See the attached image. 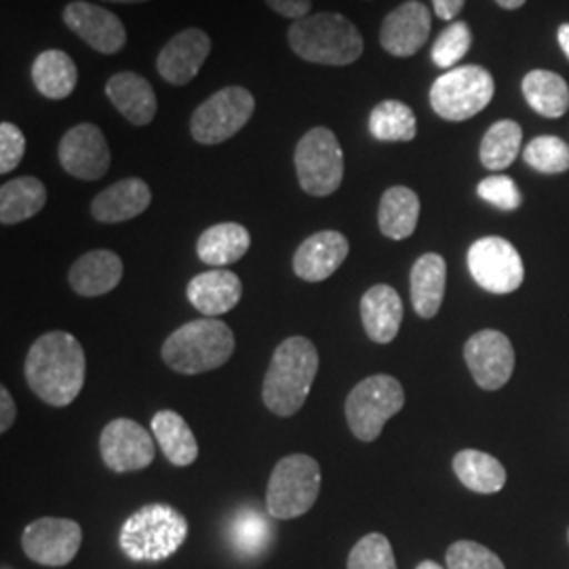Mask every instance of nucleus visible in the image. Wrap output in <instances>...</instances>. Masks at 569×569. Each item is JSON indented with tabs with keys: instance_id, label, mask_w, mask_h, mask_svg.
I'll list each match as a JSON object with an SVG mask.
<instances>
[{
	"instance_id": "nucleus-1",
	"label": "nucleus",
	"mask_w": 569,
	"mask_h": 569,
	"mask_svg": "<svg viewBox=\"0 0 569 569\" xmlns=\"http://www.w3.org/2000/svg\"><path fill=\"white\" fill-rule=\"evenodd\" d=\"M23 373L34 395L53 407H68L84 387L87 359L81 342L66 331L41 336L26 357Z\"/></svg>"
},
{
	"instance_id": "nucleus-2",
	"label": "nucleus",
	"mask_w": 569,
	"mask_h": 569,
	"mask_svg": "<svg viewBox=\"0 0 569 569\" xmlns=\"http://www.w3.org/2000/svg\"><path fill=\"white\" fill-rule=\"evenodd\" d=\"M317 371V346L305 336L287 338L277 346L270 367L266 371L262 387L266 407L279 418H289L298 413L310 395Z\"/></svg>"
},
{
	"instance_id": "nucleus-3",
	"label": "nucleus",
	"mask_w": 569,
	"mask_h": 569,
	"mask_svg": "<svg viewBox=\"0 0 569 569\" xmlns=\"http://www.w3.org/2000/svg\"><path fill=\"white\" fill-rule=\"evenodd\" d=\"M291 51L317 66H348L363 56L366 42L359 28L342 13L321 11L293 21L287 30Z\"/></svg>"
},
{
	"instance_id": "nucleus-4",
	"label": "nucleus",
	"mask_w": 569,
	"mask_h": 569,
	"mask_svg": "<svg viewBox=\"0 0 569 569\" xmlns=\"http://www.w3.org/2000/svg\"><path fill=\"white\" fill-rule=\"evenodd\" d=\"M234 352L232 329L218 319L178 327L163 345V361L183 376H199L226 366Z\"/></svg>"
},
{
	"instance_id": "nucleus-5",
	"label": "nucleus",
	"mask_w": 569,
	"mask_h": 569,
	"mask_svg": "<svg viewBox=\"0 0 569 569\" xmlns=\"http://www.w3.org/2000/svg\"><path fill=\"white\" fill-rule=\"evenodd\" d=\"M188 521L169 505H148L122 523L119 545L131 561L159 563L182 549Z\"/></svg>"
},
{
	"instance_id": "nucleus-6",
	"label": "nucleus",
	"mask_w": 569,
	"mask_h": 569,
	"mask_svg": "<svg viewBox=\"0 0 569 569\" xmlns=\"http://www.w3.org/2000/svg\"><path fill=\"white\" fill-rule=\"evenodd\" d=\"M321 491V467L306 453H293L277 462L266 488V510L272 519L302 517L315 507Z\"/></svg>"
},
{
	"instance_id": "nucleus-7",
	"label": "nucleus",
	"mask_w": 569,
	"mask_h": 569,
	"mask_svg": "<svg viewBox=\"0 0 569 569\" xmlns=\"http://www.w3.org/2000/svg\"><path fill=\"white\" fill-rule=\"evenodd\" d=\"M493 77L477 63L451 68L430 87V106L443 121L462 122L477 117L493 100Z\"/></svg>"
},
{
	"instance_id": "nucleus-8",
	"label": "nucleus",
	"mask_w": 569,
	"mask_h": 569,
	"mask_svg": "<svg viewBox=\"0 0 569 569\" xmlns=\"http://www.w3.org/2000/svg\"><path fill=\"white\" fill-rule=\"evenodd\" d=\"M406 406V392L392 376H369L350 390L346 399V420L359 441L371 443L385 425Z\"/></svg>"
},
{
	"instance_id": "nucleus-9",
	"label": "nucleus",
	"mask_w": 569,
	"mask_h": 569,
	"mask_svg": "<svg viewBox=\"0 0 569 569\" xmlns=\"http://www.w3.org/2000/svg\"><path fill=\"white\" fill-rule=\"evenodd\" d=\"M300 186L310 197H329L345 180V152L336 133L327 127H315L300 138L293 152Z\"/></svg>"
},
{
	"instance_id": "nucleus-10",
	"label": "nucleus",
	"mask_w": 569,
	"mask_h": 569,
	"mask_svg": "<svg viewBox=\"0 0 569 569\" xmlns=\"http://www.w3.org/2000/svg\"><path fill=\"white\" fill-rule=\"evenodd\" d=\"M256 112V98L249 89L230 84L207 98L190 117L194 142L218 146L234 138Z\"/></svg>"
},
{
	"instance_id": "nucleus-11",
	"label": "nucleus",
	"mask_w": 569,
	"mask_h": 569,
	"mask_svg": "<svg viewBox=\"0 0 569 569\" xmlns=\"http://www.w3.org/2000/svg\"><path fill=\"white\" fill-rule=\"evenodd\" d=\"M467 262L472 279L489 293H510L526 279L519 251L500 237H486L470 244Z\"/></svg>"
},
{
	"instance_id": "nucleus-12",
	"label": "nucleus",
	"mask_w": 569,
	"mask_h": 569,
	"mask_svg": "<svg viewBox=\"0 0 569 569\" xmlns=\"http://www.w3.org/2000/svg\"><path fill=\"white\" fill-rule=\"evenodd\" d=\"M82 529L77 521L42 517L32 521L21 533V549L47 568L68 566L81 549Z\"/></svg>"
},
{
	"instance_id": "nucleus-13",
	"label": "nucleus",
	"mask_w": 569,
	"mask_h": 569,
	"mask_svg": "<svg viewBox=\"0 0 569 569\" xmlns=\"http://www.w3.org/2000/svg\"><path fill=\"white\" fill-rule=\"evenodd\" d=\"M58 159L66 173L82 182L102 180L112 163L106 136L93 122L74 124L63 133L58 146Z\"/></svg>"
},
{
	"instance_id": "nucleus-14",
	"label": "nucleus",
	"mask_w": 569,
	"mask_h": 569,
	"mask_svg": "<svg viewBox=\"0 0 569 569\" xmlns=\"http://www.w3.org/2000/svg\"><path fill=\"white\" fill-rule=\"evenodd\" d=\"M103 465L112 472H136L154 462L157 449L150 432L129 418H117L100 435Z\"/></svg>"
},
{
	"instance_id": "nucleus-15",
	"label": "nucleus",
	"mask_w": 569,
	"mask_h": 569,
	"mask_svg": "<svg viewBox=\"0 0 569 569\" xmlns=\"http://www.w3.org/2000/svg\"><path fill=\"white\" fill-rule=\"evenodd\" d=\"M61 18L84 44L102 56H117L127 44V28L121 18L93 2H68Z\"/></svg>"
},
{
	"instance_id": "nucleus-16",
	"label": "nucleus",
	"mask_w": 569,
	"mask_h": 569,
	"mask_svg": "<svg viewBox=\"0 0 569 569\" xmlns=\"http://www.w3.org/2000/svg\"><path fill=\"white\" fill-rule=\"evenodd\" d=\"M465 359L475 382L483 390L505 387L515 369V350L509 338L496 329L475 333L465 346Z\"/></svg>"
},
{
	"instance_id": "nucleus-17",
	"label": "nucleus",
	"mask_w": 569,
	"mask_h": 569,
	"mask_svg": "<svg viewBox=\"0 0 569 569\" xmlns=\"http://www.w3.org/2000/svg\"><path fill=\"white\" fill-rule=\"evenodd\" d=\"M209 53H211L209 34L201 28H186L164 42L157 58V72L169 84L183 87L199 77Z\"/></svg>"
},
{
	"instance_id": "nucleus-18",
	"label": "nucleus",
	"mask_w": 569,
	"mask_h": 569,
	"mask_svg": "<svg viewBox=\"0 0 569 569\" xmlns=\"http://www.w3.org/2000/svg\"><path fill=\"white\" fill-rule=\"evenodd\" d=\"M430 9L420 0H407L390 11L380 28V44L392 58L416 56L430 37Z\"/></svg>"
},
{
	"instance_id": "nucleus-19",
	"label": "nucleus",
	"mask_w": 569,
	"mask_h": 569,
	"mask_svg": "<svg viewBox=\"0 0 569 569\" xmlns=\"http://www.w3.org/2000/svg\"><path fill=\"white\" fill-rule=\"evenodd\" d=\"M350 244L338 230H321L308 237L293 256V272L308 283L329 279L348 258Z\"/></svg>"
},
{
	"instance_id": "nucleus-20",
	"label": "nucleus",
	"mask_w": 569,
	"mask_h": 569,
	"mask_svg": "<svg viewBox=\"0 0 569 569\" xmlns=\"http://www.w3.org/2000/svg\"><path fill=\"white\" fill-rule=\"evenodd\" d=\"M188 300L194 306L203 317H220L230 312L234 306L241 302L243 296V283L241 279L224 270V268H213L197 274L190 283H188Z\"/></svg>"
},
{
	"instance_id": "nucleus-21",
	"label": "nucleus",
	"mask_w": 569,
	"mask_h": 569,
	"mask_svg": "<svg viewBox=\"0 0 569 569\" xmlns=\"http://www.w3.org/2000/svg\"><path fill=\"white\" fill-rule=\"evenodd\" d=\"M150 203H152L150 186L140 178H127L108 186L93 199L91 216L102 224H121L142 216Z\"/></svg>"
},
{
	"instance_id": "nucleus-22",
	"label": "nucleus",
	"mask_w": 569,
	"mask_h": 569,
	"mask_svg": "<svg viewBox=\"0 0 569 569\" xmlns=\"http://www.w3.org/2000/svg\"><path fill=\"white\" fill-rule=\"evenodd\" d=\"M106 96L121 117L136 127H146L157 117V93L138 72H117L110 77L106 82Z\"/></svg>"
},
{
	"instance_id": "nucleus-23",
	"label": "nucleus",
	"mask_w": 569,
	"mask_h": 569,
	"mask_svg": "<svg viewBox=\"0 0 569 569\" xmlns=\"http://www.w3.org/2000/svg\"><path fill=\"white\" fill-rule=\"evenodd\" d=\"M361 321L369 340L388 345L397 338L403 321V302L390 284H373L361 298Z\"/></svg>"
},
{
	"instance_id": "nucleus-24",
	"label": "nucleus",
	"mask_w": 569,
	"mask_h": 569,
	"mask_svg": "<svg viewBox=\"0 0 569 569\" xmlns=\"http://www.w3.org/2000/svg\"><path fill=\"white\" fill-rule=\"evenodd\" d=\"M70 287L84 298L110 293L122 279V260L110 249H93L70 268Z\"/></svg>"
},
{
	"instance_id": "nucleus-25",
	"label": "nucleus",
	"mask_w": 569,
	"mask_h": 569,
	"mask_svg": "<svg viewBox=\"0 0 569 569\" xmlns=\"http://www.w3.org/2000/svg\"><path fill=\"white\" fill-rule=\"evenodd\" d=\"M448 266L439 253H425L416 260L409 274L411 305L422 319H432L443 305Z\"/></svg>"
},
{
	"instance_id": "nucleus-26",
	"label": "nucleus",
	"mask_w": 569,
	"mask_h": 569,
	"mask_svg": "<svg viewBox=\"0 0 569 569\" xmlns=\"http://www.w3.org/2000/svg\"><path fill=\"white\" fill-rule=\"evenodd\" d=\"M37 91L47 100H66L79 82V68L61 49H47L37 56L30 70Z\"/></svg>"
},
{
	"instance_id": "nucleus-27",
	"label": "nucleus",
	"mask_w": 569,
	"mask_h": 569,
	"mask_svg": "<svg viewBox=\"0 0 569 569\" xmlns=\"http://www.w3.org/2000/svg\"><path fill=\"white\" fill-rule=\"evenodd\" d=\"M251 247V234L244 226L237 222H222V224L207 228L197 241V256L199 260L213 268H224L234 264L243 258Z\"/></svg>"
},
{
	"instance_id": "nucleus-28",
	"label": "nucleus",
	"mask_w": 569,
	"mask_h": 569,
	"mask_svg": "<svg viewBox=\"0 0 569 569\" xmlns=\"http://www.w3.org/2000/svg\"><path fill=\"white\" fill-rule=\"evenodd\" d=\"M420 218V197L407 186H392L382 194L378 209V226L392 241L409 239Z\"/></svg>"
},
{
	"instance_id": "nucleus-29",
	"label": "nucleus",
	"mask_w": 569,
	"mask_h": 569,
	"mask_svg": "<svg viewBox=\"0 0 569 569\" xmlns=\"http://www.w3.org/2000/svg\"><path fill=\"white\" fill-rule=\"evenodd\" d=\"M47 204V188L39 178L23 176L0 186V222L16 226L41 213Z\"/></svg>"
},
{
	"instance_id": "nucleus-30",
	"label": "nucleus",
	"mask_w": 569,
	"mask_h": 569,
	"mask_svg": "<svg viewBox=\"0 0 569 569\" xmlns=\"http://www.w3.org/2000/svg\"><path fill=\"white\" fill-rule=\"evenodd\" d=\"M152 432L163 449L164 458L176 467H190L199 458L194 432L178 411L163 409L152 418Z\"/></svg>"
},
{
	"instance_id": "nucleus-31",
	"label": "nucleus",
	"mask_w": 569,
	"mask_h": 569,
	"mask_svg": "<svg viewBox=\"0 0 569 569\" xmlns=\"http://www.w3.org/2000/svg\"><path fill=\"white\" fill-rule=\"evenodd\" d=\"M531 110L547 119H561L569 110V87L563 77L550 70H531L521 82Z\"/></svg>"
},
{
	"instance_id": "nucleus-32",
	"label": "nucleus",
	"mask_w": 569,
	"mask_h": 569,
	"mask_svg": "<svg viewBox=\"0 0 569 569\" xmlns=\"http://www.w3.org/2000/svg\"><path fill=\"white\" fill-rule=\"evenodd\" d=\"M453 472L460 483L477 493H496L507 483V470L489 453L465 449L453 458Z\"/></svg>"
},
{
	"instance_id": "nucleus-33",
	"label": "nucleus",
	"mask_w": 569,
	"mask_h": 569,
	"mask_svg": "<svg viewBox=\"0 0 569 569\" xmlns=\"http://www.w3.org/2000/svg\"><path fill=\"white\" fill-rule=\"evenodd\" d=\"M367 127L378 142H411L418 136L413 110L399 100L378 103L369 114Z\"/></svg>"
},
{
	"instance_id": "nucleus-34",
	"label": "nucleus",
	"mask_w": 569,
	"mask_h": 569,
	"mask_svg": "<svg viewBox=\"0 0 569 569\" xmlns=\"http://www.w3.org/2000/svg\"><path fill=\"white\" fill-rule=\"evenodd\" d=\"M230 547L241 557L253 559L260 557L272 540V528L264 512L256 509L239 510L228 528Z\"/></svg>"
},
{
	"instance_id": "nucleus-35",
	"label": "nucleus",
	"mask_w": 569,
	"mask_h": 569,
	"mask_svg": "<svg viewBox=\"0 0 569 569\" xmlns=\"http://www.w3.org/2000/svg\"><path fill=\"white\" fill-rule=\"evenodd\" d=\"M523 140V129L515 121L493 122L481 140L479 159L489 171H502L515 163Z\"/></svg>"
},
{
	"instance_id": "nucleus-36",
	"label": "nucleus",
	"mask_w": 569,
	"mask_h": 569,
	"mask_svg": "<svg viewBox=\"0 0 569 569\" xmlns=\"http://www.w3.org/2000/svg\"><path fill=\"white\" fill-rule=\"evenodd\" d=\"M523 159L540 173H563L569 169V146L557 136H540L528 143Z\"/></svg>"
},
{
	"instance_id": "nucleus-37",
	"label": "nucleus",
	"mask_w": 569,
	"mask_h": 569,
	"mask_svg": "<svg viewBox=\"0 0 569 569\" xmlns=\"http://www.w3.org/2000/svg\"><path fill=\"white\" fill-rule=\"evenodd\" d=\"M470 44H472V32L467 21H451L432 44V53H430L432 63L437 68L451 70L458 61L467 58Z\"/></svg>"
},
{
	"instance_id": "nucleus-38",
	"label": "nucleus",
	"mask_w": 569,
	"mask_h": 569,
	"mask_svg": "<svg viewBox=\"0 0 569 569\" xmlns=\"http://www.w3.org/2000/svg\"><path fill=\"white\" fill-rule=\"evenodd\" d=\"M348 569H397L395 552L385 533H367L348 555Z\"/></svg>"
},
{
	"instance_id": "nucleus-39",
	"label": "nucleus",
	"mask_w": 569,
	"mask_h": 569,
	"mask_svg": "<svg viewBox=\"0 0 569 569\" xmlns=\"http://www.w3.org/2000/svg\"><path fill=\"white\" fill-rule=\"evenodd\" d=\"M448 569H507L502 559L491 552L488 547L472 542V540H460L453 542L448 549Z\"/></svg>"
},
{
	"instance_id": "nucleus-40",
	"label": "nucleus",
	"mask_w": 569,
	"mask_h": 569,
	"mask_svg": "<svg viewBox=\"0 0 569 569\" xmlns=\"http://www.w3.org/2000/svg\"><path fill=\"white\" fill-rule=\"evenodd\" d=\"M477 194L502 211H515L521 207V192L509 176H489L481 180L477 186Z\"/></svg>"
},
{
	"instance_id": "nucleus-41",
	"label": "nucleus",
	"mask_w": 569,
	"mask_h": 569,
	"mask_svg": "<svg viewBox=\"0 0 569 569\" xmlns=\"http://www.w3.org/2000/svg\"><path fill=\"white\" fill-rule=\"evenodd\" d=\"M26 154V136L13 122H0V173L18 169Z\"/></svg>"
},
{
	"instance_id": "nucleus-42",
	"label": "nucleus",
	"mask_w": 569,
	"mask_h": 569,
	"mask_svg": "<svg viewBox=\"0 0 569 569\" xmlns=\"http://www.w3.org/2000/svg\"><path fill=\"white\" fill-rule=\"evenodd\" d=\"M264 2L274 13L293 21L302 20L312 11V0H264Z\"/></svg>"
},
{
	"instance_id": "nucleus-43",
	"label": "nucleus",
	"mask_w": 569,
	"mask_h": 569,
	"mask_svg": "<svg viewBox=\"0 0 569 569\" xmlns=\"http://www.w3.org/2000/svg\"><path fill=\"white\" fill-rule=\"evenodd\" d=\"M16 418H18L16 401L9 395V390L2 387L0 388V432H7L9 428L13 427Z\"/></svg>"
},
{
	"instance_id": "nucleus-44",
	"label": "nucleus",
	"mask_w": 569,
	"mask_h": 569,
	"mask_svg": "<svg viewBox=\"0 0 569 569\" xmlns=\"http://www.w3.org/2000/svg\"><path fill=\"white\" fill-rule=\"evenodd\" d=\"M467 0H432V9H435V16L439 20L453 21L460 11L465 9Z\"/></svg>"
},
{
	"instance_id": "nucleus-45",
	"label": "nucleus",
	"mask_w": 569,
	"mask_h": 569,
	"mask_svg": "<svg viewBox=\"0 0 569 569\" xmlns=\"http://www.w3.org/2000/svg\"><path fill=\"white\" fill-rule=\"evenodd\" d=\"M557 39H559V44H561V49H563V53L568 56L569 60V23H563V26L559 28Z\"/></svg>"
},
{
	"instance_id": "nucleus-46",
	"label": "nucleus",
	"mask_w": 569,
	"mask_h": 569,
	"mask_svg": "<svg viewBox=\"0 0 569 569\" xmlns=\"http://www.w3.org/2000/svg\"><path fill=\"white\" fill-rule=\"evenodd\" d=\"M496 4H500L502 9H509V11H512V9H521L523 4H526V0H493Z\"/></svg>"
},
{
	"instance_id": "nucleus-47",
	"label": "nucleus",
	"mask_w": 569,
	"mask_h": 569,
	"mask_svg": "<svg viewBox=\"0 0 569 569\" xmlns=\"http://www.w3.org/2000/svg\"><path fill=\"white\" fill-rule=\"evenodd\" d=\"M416 569H446V568H441V566H439V563H435V561H422V563H420V566H418V568Z\"/></svg>"
},
{
	"instance_id": "nucleus-48",
	"label": "nucleus",
	"mask_w": 569,
	"mask_h": 569,
	"mask_svg": "<svg viewBox=\"0 0 569 569\" xmlns=\"http://www.w3.org/2000/svg\"><path fill=\"white\" fill-rule=\"evenodd\" d=\"M103 2H117V4H140V2H148V0H103Z\"/></svg>"
}]
</instances>
